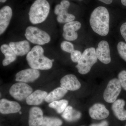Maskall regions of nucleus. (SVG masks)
Wrapping results in <instances>:
<instances>
[{
	"label": "nucleus",
	"mask_w": 126,
	"mask_h": 126,
	"mask_svg": "<svg viewBox=\"0 0 126 126\" xmlns=\"http://www.w3.org/2000/svg\"><path fill=\"white\" fill-rule=\"evenodd\" d=\"M25 35L29 41L38 45L47 44L51 40L50 36L47 32L33 26H29L26 28Z\"/></svg>",
	"instance_id": "obj_5"
},
{
	"label": "nucleus",
	"mask_w": 126,
	"mask_h": 126,
	"mask_svg": "<svg viewBox=\"0 0 126 126\" xmlns=\"http://www.w3.org/2000/svg\"><path fill=\"white\" fill-rule=\"evenodd\" d=\"M21 107L17 102L2 99L0 101V112L3 114L15 113L19 111Z\"/></svg>",
	"instance_id": "obj_14"
},
{
	"label": "nucleus",
	"mask_w": 126,
	"mask_h": 126,
	"mask_svg": "<svg viewBox=\"0 0 126 126\" xmlns=\"http://www.w3.org/2000/svg\"><path fill=\"white\" fill-rule=\"evenodd\" d=\"M98 0L107 4H110L112 2L113 0Z\"/></svg>",
	"instance_id": "obj_31"
},
{
	"label": "nucleus",
	"mask_w": 126,
	"mask_h": 126,
	"mask_svg": "<svg viewBox=\"0 0 126 126\" xmlns=\"http://www.w3.org/2000/svg\"><path fill=\"white\" fill-rule=\"evenodd\" d=\"M47 94V93L45 91L36 90L26 98V103L29 105H39L45 100Z\"/></svg>",
	"instance_id": "obj_18"
},
{
	"label": "nucleus",
	"mask_w": 126,
	"mask_h": 126,
	"mask_svg": "<svg viewBox=\"0 0 126 126\" xmlns=\"http://www.w3.org/2000/svg\"><path fill=\"white\" fill-rule=\"evenodd\" d=\"M82 55V53L79 50H74L70 53V58L73 62L78 63Z\"/></svg>",
	"instance_id": "obj_28"
},
{
	"label": "nucleus",
	"mask_w": 126,
	"mask_h": 126,
	"mask_svg": "<svg viewBox=\"0 0 126 126\" xmlns=\"http://www.w3.org/2000/svg\"><path fill=\"white\" fill-rule=\"evenodd\" d=\"M75 19V16L74 15L68 13V10H63L60 12L56 18L58 22L61 24L71 22Z\"/></svg>",
	"instance_id": "obj_23"
},
{
	"label": "nucleus",
	"mask_w": 126,
	"mask_h": 126,
	"mask_svg": "<svg viewBox=\"0 0 126 126\" xmlns=\"http://www.w3.org/2000/svg\"><path fill=\"white\" fill-rule=\"evenodd\" d=\"M109 123L107 121H104L98 124H93L90 126H108Z\"/></svg>",
	"instance_id": "obj_30"
},
{
	"label": "nucleus",
	"mask_w": 126,
	"mask_h": 126,
	"mask_svg": "<svg viewBox=\"0 0 126 126\" xmlns=\"http://www.w3.org/2000/svg\"><path fill=\"white\" fill-rule=\"evenodd\" d=\"M68 104L67 100L62 99L52 102L49 104V106L50 108L54 109L58 113H61L63 112L67 107Z\"/></svg>",
	"instance_id": "obj_22"
},
{
	"label": "nucleus",
	"mask_w": 126,
	"mask_h": 126,
	"mask_svg": "<svg viewBox=\"0 0 126 126\" xmlns=\"http://www.w3.org/2000/svg\"><path fill=\"white\" fill-rule=\"evenodd\" d=\"M63 124L61 119L55 117H44L41 126H60Z\"/></svg>",
	"instance_id": "obj_24"
},
{
	"label": "nucleus",
	"mask_w": 126,
	"mask_h": 126,
	"mask_svg": "<svg viewBox=\"0 0 126 126\" xmlns=\"http://www.w3.org/2000/svg\"><path fill=\"white\" fill-rule=\"evenodd\" d=\"M6 0H0V1L1 2L4 3V2H5Z\"/></svg>",
	"instance_id": "obj_33"
},
{
	"label": "nucleus",
	"mask_w": 126,
	"mask_h": 126,
	"mask_svg": "<svg viewBox=\"0 0 126 126\" xmlns=\"http://www.w3.org/2000/svg\"><path fill=\"white\" fill-rule=\"evenodd\" d=\"M122 87L118 79H111L104 90L103 98L109 103H113L116 100L121 91Z\"/></svg>",
	"instance_id": "obj_6"
},
{
	"label": "nucleus",
	"mask_w": 126,
	"mask_h": 126,
	"mask_svg": "<svg viewBox=\"0 0 126 126\" xmlns=\"http://www.w3.org/2000/svg\"><path fill=\"white\" fill-rule=\"evenodd\" d=\"M97 59L105 64L109 63L111 61L109 45L107 41L102 40L99 42L96 49Z\"/></svg>",
	"instance_id": "obj_10"
},
{
	"label": "nucleus",
	"mask_w": 126,
	"mask_h": 126,
	"mask_svg": "<svg viewBox=\"0 0 126 126\" xmlns=\"http://www.w3.org/2000/svg\"><path fill=\"white\" fill-rule=\"evenodd\" d=\"M40 73L38 70L27 69L18 72L16 75V81L23 83H29L38 78Z\"/></svg>",
	"instance_id": "obj_9"
},
{
	"label": "nucleus",
	"mask_w": 126,
	"mask_h": 126,
	"mask_svg": "<svg viewBox=\"0 0 126 126\" xmlns=\"http://www.w3.org/2000/svg\"></svg>",
	"instance_id": "obj_36"
},
{
	"label": "nucleus",
	"mask_w": 126,
	"mask_h": 126,
	"mask_svg": "<svg viewBox=\"0 0 126 126\" xmlns=\"http://www.w3.org/2000/svg\"><path fill=\"white\" fill-rule=\"evenodd\" d=\"M9 45L17 56H24L27 54L30 51V43L27 40L10 42L9 43Z\"/></svg>",
	"instance_id": "obj_15"
},
{
	"label": "nucleus",
	"mask_w": 126,
	"mask_h": 126,
	"mask_svg": "<svg viewBox=\"0 0 126 126\" xmlns=\"http://www.w3.org/2000/svg\"><path fill=\"white\" fill-rule=\"evenodd\" d=\"M122 4L123 5L126 6V0H121Z\"/></svg>",
	"instance_id": "obj_32"
},
{
	"label": "nucleus",
	"mask_w": 126,
	"mask_h": 126,
	"mask_svg": "<svg viewBox=\"0 0 126 126\" xmlns=\"http://www.w3.org/2000/svg\"><path fill=\"white\" fill-rule=\"evenodd\" d=\"M96 50L93 47L88 48L82 54L76 67L81 74H86L90 72L91 68L97 61Z\"/></svg>",
	"instance_id": "obj_4"
},
{
	"label": "nucleus",
	"mask_w": 126,
	"mask_h": 126,
	"mask_svg": "<svg viewBox=\"0 0 126 126\" xmlns=\"http://www.w3.org/2000/svg\"><path fill=\"white\" fill-rule=\"evenodd\" d=\"M67 92V90L61 87L56 88L47 94L45 98V101L50 103L52 102L57 101L64 96Z\"/></svg>",
	"instance_id": "obj_21"
},
{
	"label": "nucleus",
	"mask_w": 126,
	"mask_h": 126,
	"mask_svg": "<svg viewBox=\"0 0 126 126\" xmlns=\"http://www.w3.org/2000/svg\"><path fill=\"white\" fill-rule=\"evenodd\" d=\"M44 49L40 45L34 46L26 56L28 64L32 68L36 70H49L53 65L52 60L44 54Z\"/></svg>",
	"instance_id": "obj_2"
},
{
	"label": "nucleus",
	"mask_w": 126,
	"mask_h": 126,
	"mask_svg": "<svg viewBox=\"0 0 126 126\" xmlns=\"http://www.w3.org/2000/svg\"></svg>",
	"instance_id": "obj_34"
},
{
	"label": "nucleus",
	"mask_w": 126,
	"mask_h": 126,
	"mask_svg": "<svg viewBox=\"0 0 126 126\" xmlns=\"http://www.w3.org/2000/svg\"><path fill=\"white\" fill-rule=\"evenodd\" d=\"M110 16L107 8L97 7L90 16V24L93 31L102 36L107 35L109 32Z\"/></svg>",
	"instance_id": "obj_1"
},
{
	"label": "nucleus",
	"mask_w": 126,
	"mask_h": 126,
	"mask_svg": "<svg viewBox=\"0 0 126 126\" xmlns=\"http://www.w3.org/2000/svg\"><path fill=\"white\" fill-rule=\"evenodd\" d=\"M125 101L123 99H118L113 103L111 108L116 117L120 120H126V110L124 109Z\"/></svg>",
	"instance_id": "obj_17"
},
{
	"label": "nucleus",
	"mask_w": 126,
	"mask_h": 126,
	"mask_svg": "<svg viewBox=\"0 0 126 126\" xmlns=\"http://www.w3.org/2000/svg\"></svg>",
	"instance_id": "obj_35"
},
{
	"label": "nucleus",
	"mask_w": 126,
	"mask_h": 126,
	"mask_svg": "<svg viewBox=\"0 0 126 126\" xmlns=\"http://www.w3.org/2000/svg\"><path fill=\"white\" fill-rule=\"evenodd\" d=\"M60 46L63 51L70 53L74 50L73 45L68 41H63L61 43Z\"/></svg>",
	"instance_id": "obj_26"
},
{
	"label": "nucleus",
	"mask_w": 126,
	"mask_h": 126,
	"mask_svg": "<svg viewBox=\"0 0 126 126\" xmlns=\"http://www.w3.org/2000/svg\"><path fill=\"white\" fill-rule=\"evenodd\" d=\"M43 112L38 107H33L30 109L29 124V126H41L43 123Z\"/></svg>",
	"instance_id": "obj_16"
},
{
	"label": "nucleus",
	"mask_w": 126,
	"mask_h": 126,
	"mask_svg": "<svg viewBox=\"0 0 126 126\" xmlns=\"http://www.w3.org/2000/svg\"><path fill=\"white\" fill-rule=\"evenodd\" d=\"M11 7L5 6L0 10V34H2L7 29L12 17Z\"/></svg>",
	"instance_id": "obj_13"
},
{
	"label": "nucleus",
	"mask_w": 126,
	"mask_h": 126,
	"mask_svg": "<svg viewBox=\"0 0 126 126\" xmlns=\"http://www.w3.org/2000/svg\"><path fill=\"white\" fill-rule=\"evenodd\" d=\"M117 49L119 55L126 62V43L122 41L119 42L117 44Z\"/></svg>",
	"instance_id": "obj_25"
},
{
	"label": "nucleus",
	"mask_w": 126,
	"mask_h": 126,
	"mask_svg": "<svg viewBox=\"0 0 126 126\" xmlns=\"http://www.w3.org/2000/svg\"><path fill=\"white\" fill-rule=\"evenodd\" d=\"M118 80L122 87L126 91V71L122 70L118 75Z\"/></svg>",
	"instance_id": "obj_27"
},
{
	"label": "nucleus",
	"mask_w": 126,
	"mask_h": 126,
	"mask_svg": "<svg viewBox=\"0 0 126 126\" xmlns=\"http://www.w3.org/2000/svg\"><path fill=\"white\" fill-rule=\"evenodd\" d=\"M81 113L80 112L74 109L72 106L67 107L62 115V117L69 122L78 121L81 117Z\"/></svg>",
	"instance_id": "obj_20"
},
{
	"label": "nucleus",
	"mask_w": 126,
	"mask_h": 126,
	"mask_svg": "<svg viewBox=\"0 0 126 126\" xmlns=\"http://www.w3.org/2000/svg\"><path fill=\"white\" fill-rule=\"evenodd\" d=\"M81 24L79 21H73L66 23L63 27V37L66 40L73 41L76 40L78 37L76 31L81 28Z\"/></svg>",
	"instance_id": "obj_8"
},
{
	"label": "nucleus",
	"mask_w": 126,
	"mask_h": 126,
	"mask_svg": "<svg viewBox=\"0 0 126 126\" xmlns=\"http://www.w3.org/2000/svg\"><path fill=\"white\" fill-rule=\"evenodd\" d=\"M0 50L5 56L2 62L3 66L9 65L16 59L17 55L9 45L6 44L2 45L1 46Z\"/></svg>",
	"instance_id": "obj_19"
},
{
	"label": "nucleus",
	"mask_w": 126,
	"mask_h": 126,
	"mask_svg": "<svg viewBox=\"0 0 126 126\" xmlns=\"http://www.w3.org/2000/svg\"><path fill=\"white\" fill-rule=\"evenodd\" d=\"M50 5L46 0H36L30 9L29 18L33 24H40L46 20L49 14Z\"/></svg>",
	"instance_id": "obj_3"
},
{
	"label": "nucleus",
	"mask_w": 126,
	"mask_h": 126,
	"mask_svg": "<svg viewBox=\"0 0 126 126\" xmlns=\"http://www.w3.org/2000/svg\"><path fill=\"white\" fill-rule=\"evenodd\" d=\"M89 113L93 119L102 120L108 117L109 111L103 104L96 103L89 108Z\"/></svg>",
	"instance_id": "obj_11"
},
{
	"label": "nucleus",
	"mask_w": 126,
	"mask_h": 126,
	"mask_svg": "<svg viewBox=\"0 0 126 126\" xmlns=\"http://www.w3.org/2000/svg\"><path fill=\"white\" fill-rule=\"evenodd\" d=\"M32 92L33 89L30 86L21 82L12 85L9 90L10 94L15 99L19 101L26 99Z\"/></svg>",
	"instance_id": "obj_7"
},
{
	"label": "nucleus",
	"mask_w": 126,
	"mask_h": 126,
	"mask_svg": "<svg viewBox=\"0 0 126 126\" xmlns=\"http://www.w3.org/2000/svg\"><path fill=\"white\" fill-rule=\"evenodd\" d=\"M61 87L67 90L75 91L79 89L81 84L77 77L73 74H69L63 77L60 80Z\"/></svg>",
	"instance_id": "obj_12"
},
{
	"label": "nucleus",
	"mask_w": 126,
	"mask_h": 126,
	"mask_svg": "<svg viewBox=\"0 0 126 126\" xmlns=\"http://www.w3.org/2000/svg\"><path fill=\"white\" fill-rule=\"evenodd\" d=\"M120 32L122 36L124 38L126 42V22L123 24L121 26Z\"/></svg>",
	"instance_id": "obj_29"
}]
</instances>
